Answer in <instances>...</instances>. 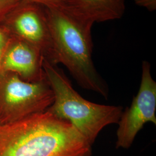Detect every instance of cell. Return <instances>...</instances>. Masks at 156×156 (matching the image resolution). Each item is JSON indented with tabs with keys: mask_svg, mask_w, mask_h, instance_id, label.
<instances>
[{
	"mask_svg": "<svg viewBox=\"0 0 156 156\" xmlns=\"http://www.w3.org/2000/svg\"><path fill=\"white\" fill-rule=\"evenodd\" d=\"M91 145L66 120L48 111L0 125V156H86Z\"/></svg>",
	"mask_w": 156,
	"mask_h": 156,
	"instance_id": "obj_1",
	"label": "cell"
},
{
	"mask_svg": "<svg viewBox=\"0 0 156 156\" xmlns=\"http://www.w3.org/2000/svg\"><path fill=\"white\" fill-rule=\"evenodd\" d=\"M44 8L51 39L49 62L62 64L83 89L108 99V84L97 72L92 59L93 26L79 21L58 8Z\"/></svg>",
	"mask_w": 156,
	"mask_h": 156,
	"instance_id": "obj_2",
	"label": "cell"
},
{
	"mask_svg": "<svg viewBox=\"0 0 156 156\" xmlns=\"http://www.w3.org/2000/svg\"><path fill=\"white\" fill-rule=\"evenodd\" d=\"M42 67L54 95L53 102L47 111L71 123L91 146L103 128L118 123L123 113L122 106L86 100L74 90L69 79L57 65L44 58Z\"/></svg>",
	"mask_w": 156,
	"mask_h": 156,
	"instance_id": "obj_3",
	"label": "cell"
},
{
	"mask_svg": "<svg viewBox=\"0 0 156 156\" xmlns=\"http://www.w3.org/2000/svg\"><path fill=\"white\" fill-rule=\"evenodd\" d=\"M53 101V93L46 78L29 82L15 73L0 70V125L46 111Z\"/></svg>",
	"mask_w": 156,
	"mask_h": 156,
	"instance_id": "obj_4",
	"label": "cell"
},
{
	"mask_svg": "<svg viewBox=\"0 0 156 156\" xmlns=\"http://www.w3.org/2000/svg\"><path fill=\"white\" fill-rule=\"evenodd\" d=\"M156 82L151 75L150 63L144 61L140 89L118 122L116 148L128 149L146 123L156 125Z\"/></svg>",
	"mask_w": 156,
	"mask_h": 156,
	"instance_id": "obj_5",
	"label": "cell"
},
{
	"mask_svg": "<svg viewBox=\"0 0 156 156\" xmlns=\"http://www.w3.org/2000/svg\"><path fill=\"white\" fill-rule=\"evenodd\" d=\"M44 58L38 48L21 39L6 47L0 62V70L15 73L27 82H38L45 79Z\"/></svg>",
	"mask_w": 156,
	"mask_h": 156,
	"instance_id": "obj_6",
	"label": "cell"
},
{
	"mask_svg": "<svg viewBox=\"0 0 156 156\" xmlns=\"http://www.w3.org/2000/svg\"><path fill=\"white\" fill-rule=\"evenodd\" d=\"M24 4L15 19V30L21 39L38 48L45 58L49 61L51 39L45 8L34 4Z\"/></svg>",
	"mask_w": 156,
	"mask_h": 156,
	"instance_id": "obj_7",
	"label": "cell"
},
{
	"mask_svg": "<svg viewBox=\"0 0 156 156\" xmlns=\"http://www.w3.org/2000/svg\"><path fill=\"white\" fill-rule=\"evenodd\" d=\"M58 8L81 22L93 26L121 19L124 0H64Z\"/></svg>",
	"mask_w": 156,
	"mask_h": 156,
	"instance_id": "obj_8",
	"label": "cell"
},
{
	"mask_svg": "<svg viewBox=\"0 0 156 156\" xmlns=\"http://www.w3.org/2000/svg\"><path fill=\"white\" fill-rule=\"evenodd\" d=\"M17 0H0V20L18 5Z\"/></svg>",
	"mask_w": 156,
	"mask_h": 156,
	"instance_id": "obj_9",
	"label": "cell"
},
{
	"mask_svg": "<svg viewBox=\"0 0 156 156\" xmlns=\"http://www.w3.org/2000/svg\"><path fill=\"white\" fill-rule=\"evenodd\" d=\"M23 3L34 4L47 8H58L64 0H17Z\"/></svg>",
	"mask_w": 156,
	"mask_h": 156,
	"instance_id": "obj_10",
	"label": "cell"
},
{
	"mask_svg": "<svg viewBox=\"0 0 156 156\" xmlns=\"http://www.w3.org/2000/svg\"><path fill=\"white\" fill-rule=\"evenodd\" d=\"M134 1L136 5L145 8L149 11H154L156 9V0H134Z\"/></svg>",
	"mask_w": 156,
	"mask_h": 156,
	"instance_id": "obj_11",
	"label": "cell"
},
{
	"mask_svg": "<svg viewBox=\"0 0 156 156\" xmlns=\"http://www.w3.org/2000/svg\"><path fill=\"white\" fill-rule=\"evenodd\" d=\"M7 46V41L5 34L0 30V50H5Z\"/></svg>",
	"mask_w": 156,
	"mask_h": 156,
	"instance_id": "obj_12",
	"label": "cell"
},
{
	"mask_svg": "<svg viewBox=\"0 0 156 156\" xmlns=\"http://www.w3.org/2000/svg\"><path fill=\"white\" fill-rule=\"evenodd\" d=\"M3 51L2 50H0V62L1 60V58H2V54H3Z\"/></svg>",
	"mask_w": 156,
	"mask_h": 156,
	"instance_id": "obj_13",
	"label": "cell"
},
{
	"mask_svg": "<svg viewBox=\"0 0 156 156\" xmlns=\"http://www.w3.org/2000/svg\"><path fill=\"white\" fill-rule=\"evenodd\" d=\"M91 156V155H89V156Z\"/></svg>",
	"mask_w": 156,
	"mask_h": 156,
	"instance_id": "obj_14",
	"label": "cell"
}]
</instances>
